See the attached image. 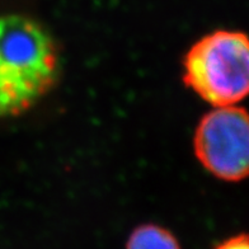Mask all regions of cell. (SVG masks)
<instances>
[{
	"mask_svg": "<svg viewBox=\"0 0 249 249\" xmlns=\"http://www.w3.org/2000/svg\"><path fill=\"white\" fill-rule=\"evenodd\" d=\"M126 249H182L177 238L163 226L144 224L128 236Z\"/></svg>",
	"mask_w": 249,
	"mask_h": 249,
	"instance_id": "obj_4",
	"label": "cell"
},
{
	"mask_svg": "<svg viewBox=\"0 0 249 249\" xmlns=\"http://www.w3.org/2000/svg\"><path fill=\"white\" fill-rule=\"evenodd\" d=\"M183 80L215 107L234 106L249 87V47L244 33L216 31L197 41L183 61Z\"/></svg>",
	"mask_w": 249,
	"mask_h": 249,
	"instance_id": "obj_1",
	"label": "cell"
},
{
	"mask_svg": "<svg viewBox=\"0 0 249 249\" xmlns=\"http://www.w3.org/2000/svg\"><path fill=\"white\" fill-rule=\"evenodd\" d=\"M30 107L23 95L14 86L0 53V115H17Z\"/></svg>",
	"mask_w": 249,
	"mask_h": 249,
	"instance_id": "obj_5",
	"label": "cell"
},
{
	"mask_svg": "<svg viewBox=\"0 0 249 249\" xmlns=\"http://www.w3.org/2000/svg\"><path fill=\"white\" fill-rule=\"evenodd\" d=\"M215 249H249L248 235L247 234H236L228 238L215 247Z\"/></svg>",
	"mask_w": 249,
	"mask_h": 249,
	"instance_id": "obj_6",
	"label": "cell"
},
{
	"mask_svg": "<svg viewBox=\"0 0 249 249\" xmlns=\"http://www.w3.org/2000/svg\"><path fill=\"white\" fill-rule=\"evenodd\" d=\"M195 154L207 171L228 182L248 174L249 121L238 106L216 107L202 117L195 132Z\"/></svg>",
	"mask_w": 249,
	"mask_h": 249,
	"instance_id": "obj_3",
	"label": "cell"
},
{
	"mask_svg": "<svg viewBox=\"0 0 249 249\" xmlns=\"http://www.w3.org/2000/svg\"><path fill=\"white\" fill-rule=\"evenodd\" d=\"M0 53L10 78L30 106L56 82L59 53L55 42L35 20L0 17Z\"/></svg>",
	"mask_w": 249,
	"mask_h": 249,
	"instance_id": "obj_2",
	"label": "cell"
}]
</instances>
